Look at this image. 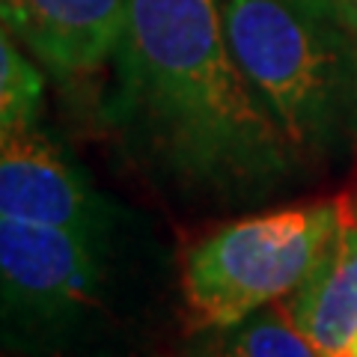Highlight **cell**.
<instances>
[{"label": "cell", "mask_w": 357, "mask_h": 357, "mask_svg": "<svg viewBox=\"0 0 357 357\" xmlns=\"http://www.w3.org/2000/svg\"><path fill=\"white\" fill-rule=\"evenodd\" d=\"M105 122L155 182L250 199L298 167L283 128L229 51L218 0H126Z\"/></svg>", "instance_id": "cell-1"}, {"label": "cell", "mask_w": 357, "mask_h": 357, "mask_svg": "<svg viewBox=\"0 0 357 357\" xmlns=\"http://www.w3.org/2000/svg\"><path fill=\"white\" fill-rule=\"evenodd\" d=\"M134 232L0 218V349L13 357L110 354L137 304Z\"/></svg>", "instance_id": "cell-2"}, {"label": "cell", "mask_w": 357, "mask_h": 357, "mask_svg": "<svg viewBox=\"0 0 357 357\" xmlns=\"http://www.w3.org/2000/svg\"><path fill=\"white\" fill-rule=\"evenodd\" d=\"M238 69L298 158H328L357 131V45L342 0H223Z\"/></svg>", "instance_id": "cell-3"}, {"label": "cell", "mask_w": 357, "mask_h": 357, "mask_svg": "<svg viewBox=\"0 0 357 357\" xmlns=\"http://www.w3.org/2000/svg\"><path fill=\"white\" fill-rule=\"evenodd\" d=\"M340 232V206L312 203L241 218L197 241L182 265L194 328H232L301 289Z\"/></svg>", "instance_id": "cell-4"}, {"label": "cell", "mask_w": 357, "mask_h": 357, "mask_svg": "<svg viewBox=\"0 0 357 357\" xmlns=\"http://www.w3.org/2000/svg\"><path fill=\"white\" fill-rule=\"evenodd\" d=\"M0 218L96 236L137 229L134 211L98 191L36 122L0 134Z\"/></svg>", "instance_id": "cell-5"}, {"label": "cell", "mask_w": 357, "mask_h": 357, "mask_svg": "<svg viewBox=\"0 0 357 357\" xmlns=\"http://www.w3.org/2000/svg\"><path fill=\"white\" fill-rule=\"evenodd\" d=\"M126 0H0V21L60 77L98 72L126 33Z\"/></svg>", "instance_id": "cell-6"}, {"label": "cell", "mask_w": 357, "mask_h": 357, "mask_svg": "<svg viewBox=\"0 0 357 357\" xmlns=\"http://www.w3.org/2000/svg\"><path fill=\"white\" fill-rule=\"evenodd\" d=\"M340 206V232L325 262L283 301L321 357H342L357 337V206Z\"/></svg>", "instance_id": "cell-7"}, {"label": "cell", "mask_w": 357, "mask_h": 357, "mask_svg": "<svg viewBox=\"0 0 357 357\" xmlns=\"http://www.w3.org/2000/svg\"><path fill=\"white\" fill-rule=\"evenodd\" d=\"M229 331L227 357H321L286 312L283 301L256 310Z\"/></svg>", "instance_id": "cell-8"}, {"label": "cell", "mask_w": 357, "mask_h": 357, "mask_svg": "<svg viewBox=\"0 0 357 357\" xmlns=\"http://www.w3.org/2000/svg\"><path fill=\"white\" fill-rule=\"evenodd\" d=\"M42 93V72L15 48L0 21V134L36 122Z\"/></svg>", "instance_id": "cell-9"}, {"label": "cell", "mask_w": 357, "mask_h": 357, "mask_svg": "<svg viewBox=\"0 0 357 357\" xmlns=\"http://www.w3.org/2000/svg\"><path fill=\"white\" fill-rule=\"evenodd\" d=\"M342 9H345V18H349V27H351L354 45H357V0H342Z\"/></svg>", "instance_id": "cell-10"}, {"label": "cell", "mask_w": 357, "mask_h": 357, "mask_svg": "<svg viewBox=\"0 0 357 357\" xmlns=\"http://www.w3.org/2000/svg\"><path fill=\"white\" fill-rule=\"evenodd\" d=\"M340 203H345V206H357V170H354V182H351V188L345 191L342 197H337Z\"/></svg>", "instance_id": "cell-11"}]
</instances>
